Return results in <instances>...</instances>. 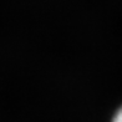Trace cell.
I'll list each match as a JSON object with an SVG mask.
<instances>
[{
  "instance_id": "cell-1",
  "label": "cell",
  "mask_w": 122,
  "mask_h": 122,
  "mask_svg": "<svg viewBox=\"0 0 122 122\" xmlns=\"http://www.w3.org/2000/svg\"><path fill=\"white\" fill-rule=\"evenodd\" d=\"M112 122H122V106L117 110V112L115 113Z\"/></svg>"
}]
</instances>
